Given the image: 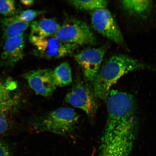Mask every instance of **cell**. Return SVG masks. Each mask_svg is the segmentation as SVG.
<instances>
[{
  "instance_id": "10",
  "label": "cell",
  "mask_w": 156,
  "mask_h": 156,
  "mask_svg": "<svg viewBox=\"0 0 156 156\" xmlns=\"http://www.w3.org/2000/svg\"><path fill=\"white\" fill-rule=\"evenodd\" d=\"M16 87L14 82L0 79V112L5 115L17 106L18 97L13 92Z\"/></svg>"
},
{
  "instance_id": "15",
  "label": "cell",
  "mask_w": 156,
  "mask_h": 156,
  "mask_svg": "<svg viewBox=\"0 0 156 156\" xmlns=\"http://www.w3.org/2000/svg\"><path fill=\"white\" fill-rule=\"evenodd\" d=\"M75 8L81 11H94L106 8L108 1L105 0H73L68 1Z\"/></svg>"
},
{
  "instance_id": "6",
  "label": "cell",
  "mask_w": 156,
  "mask_h": 156,
  "mask_svg": "<svg viewBox=\"0 0 156 156\" xmlns=\"http://www.w3.org/2000/svg\"><path fill=\"white\" fill-rule=\"evenodd\" d=\"M106 46L85 49L74 56L80 67L85 82L91 87L101 66Z\"/></svg>"
},
{
  "instance_id": "13",
  "label": "cell",
  "mask_w": 156,
  "mask_h": 156,
  "mask_svg": "<svg viewBox=\"0 0 156 156\" xmlns=\"http://www.w3.org/2000/svg\"><path fill=\"white\" fill-rule=\"evenodd\" d=\"M122 8L128 14L133 16H142L151 11L153 3L151 1H120Z\"/></svg>"
},
{
  "instance_id": "17",
  "label": "cell",
  "mask_w": 156,
  "mask_h": 156,
  "mask_svg": "<svg viewBox=\"0 0 156 156\" xmlns=\"http://www.w3.org/2000/svg\"><path fill=\"white\" fill-rule=\"evenodd\" d=\"M46 11L36 10H27L21 12L19 15H16L20 20L24 22H30L34 20L37 17L46 12Z\"/></svg>"
},
{
  "instance_id": "14",
  "label": "cell",
  "mask_w": 156,
  "mask_h": 156,
  "mask_svg": "<svg viewBox=\"0 0 156 156\" xmlns=\"http://www.w3.org/2000/svg\"><path fill=\"white\" fill-rule=\"evenodd\" d=\"M52 76L56 87H63L73 82L72 69L67 62H63L53 70Z\"/></svg>"
},
{
  "instance_id": "16",
  "label": "cell",
  "mask_w": 156,
  "mask_h": 156,
  "mask_svg": "<svg viewBox=\"0 0 156 156\" xmlns=\"http://www.w3.org/2000/svg\"><path fill=\"white\" fill-rule=\"evenodd\" d=\"M16 10L14 1L0 0V14L6 17H11L15 14Z\"/></svg>"
},
{
  "instance_id": "4",
  "label": "cell",
  "mask_w": 156,
  "mask_h": 156,
  "mask_svg": "<svg viewBox=\"0 0 156 156\" xmlns=\"http://www.w3.org/2000/svg\"><path fill=\"white\" fill-rule=\"evenodd\" d=\"M29 40L34 46L35 55L49 59L70 55L78 47L63 42L54 36L43 37L30 35Z\"/></svg>"
},
{
  "instance_id": "1",
  "label": "cell",
  "mask_w": 156,
  "mask_h": 156,
  "mask_svg": "<svg viewBox=\"0 0 156 156\" xmlns=\"http://www.w3.org/2000/svg\"><path fill=\"white\" fill-rule=\"evenodd\" d=\"M151 66L125 55L112 56L101 66L93 85V90L97 99L107 100L111 88L121 77L130 72L151 69Z\"/></svg>"
},
{
  "instance_id": "3",
  "label": "cell",
  "mask_w": 156,
  "mask_h": 156,
  "mask_svg": "<svg viewBox=\"0 0 156 156\" xmlns=\"http://www.w3.org/2000/svg\"><path fill=\"white\" fill-rule=\"evenodd\" d=\"M54 36L66 43L78 46L94 44L97 41L87 23L75 18L66 19Z\"/></svg>"
},
{
  "instance_id": "5",
  "label": "cell",
  "mask_w": 156,
  "mask_h": 156,
  "mask_svg": "<svg viewBox=\"0 0 156 156\" xmlns=\"http://www.w3.org/2000/svg\"><path fill=\"white\" fill-rule=\"evenodd\" d=\"M92 12L91 19L94 29L99 34L127 49L121 31L112 13L106 8Z\"/></svg>"
},
{
  "instance_id": "9",
  "label": "cell",
  "mask_w": 156,
  "mask_h": 156,
  "mask_svg": "<svg viewBox=\"0 0 156 156\" xmlns=\"http://www.w3.org/2000/svg\"><path fill=\"white\" fill-rule=\"evenodd\" d=\"M25 40L24 36L5 40L0 59L2 67H14L24 56Z\"/></svg>"
},
{
  "instance_id": "12",
  "label": "cell",
  "mask_w": 156,
  "mask_h": 156,
  "mask_svg": "<svg viewBox=\"0 0 156 156\" xmlns=\"http://www.w3.org/2000/svg\"><path fill=\"white\" fill-rule=\"evenodd\" d=\"M60 26L55 20L41 19L33 21L31 24L30 35L43 37L54 36Z\"/></svg>"
},
{
  "instance_id": "7",
  "label": "cell",
  "mask_w": 156,
  "mask_h": 156,
  "mask_svg": "<svg viewBox=\"0 0 156 156\" xmlns=\"http://www.w3.org/2000/svg\"><path fill=\"white\" fill-rule=\"evenodd\" d=\"M65 100L72 106L83 110L90 117L95 115L98 109L97 99L93 89L82 81L73 86L66 95Z\"/></svg>"
},
{
  "instance_id": "19",
  "label": "cell",
  "mask_w": 156,
  "mask_h": 156,
  "mask_svg": "<svg viewBox=\"0 0 156 156\" xmlns=\"http://www.w3.org/2000/svg\"><path fill=\"white\" fill-rule=\"evenodd\" d=\"M0 156H12L9 147L1 140H0Z\"/></svg>"
},
{
  "instance_id": "20",
  "label": "cell",
  "mask_w": 156,
  "mask_h": 156,
  "mask_svg": "<svg viewBox=\"0 0 156 156\" xmlns=\"http://www.w3.org/2000/svg\"><path fill=\"white\" fill-rule=\"evenodd\" d=\"M21 3L23 5L27 6L32 5L34 4V1L33 0H28V1H21Z\"/></svg>"
},
{
  "instance_id": "18",
  "label": "cell",
  "mask_w": 156,
  "mask_h": 156,
  "mask_svg": "<svg viewBox=\"0 0 156 156\" xmlns=\"http://www.w3.org/2000/svg\"><path fill=\"white\" fill-rule=\"evenodd\" d=\"M5 115L0 112V134L4 133L8 128V123Z\"/></svg>"
},
{
  "instance_id": "8",
  "label": "cell",
  "mask_w": 156,
  "mask_h": 156,
  "mask_svg": "<svg viewBox=\"0 0 156 156\" xmlns=\"http://www.w3.org/2000/svg\"><path fill=\"white\" fill-rule=\"evenodd\" d=\"M53 70L49 69L32 70L23 74L29 87L37 94L45 97L51 96L55 91Z\"/></svg>"
},
{
  "instance_id": "2",
  "label": "cell",
  "mask_w": 156,
  "mask_h": 156,
  "mask_svg": "<svg viewBox=\"0 0 156 156\" xmlns=\"http://www.w3.org/2000/svg\"><path fill=\"white\" fill-rule=\"evenodd\" d=\"M79 119L73 109L60 107L41 117L34 124V128L38 131L66 135L75 130Z\"/></svg>"
},
{
  "instance_id": "11",
  "label": "cell",
  "mask_w": 156,
  "mask_h": 156,
  "mask_svg": "<svg viewBox=\"0 0 156 156\" xmlns=\"http://www.w3.org/2000/svg\"><path fill=\"white\" fill-rule=\"evenodd\" d=\"M1 24L4 41L23 35L29 25V23L20 20L16 15L2 19Z\"/></svg>"
}]
</instances>
